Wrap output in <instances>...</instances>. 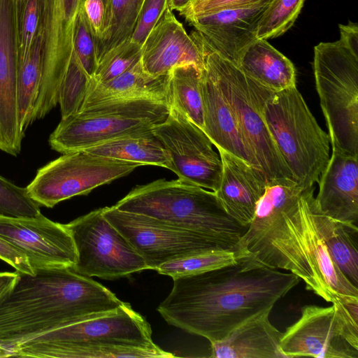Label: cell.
Returning a JSON list of instances; mask_svg holds the SVG:
<instances>
[{
	"mask_svg": "<svg viewBox=\"0 0 358 358\" xmlns=\"http://www.w3.org/2000/svg\"><path fill=\"white\" fill-rule=\"evenodd\" d=\"M263 0H196L179 12L188 22L194 17L222 9L250 6Z\"/></svg>",
	"mask_w": 358,
	"mask_h": 358,
	"instance_id": "60d3db41",
	"label": "cell"
},
{
	"mask_svg": "<svg viewBox=\"0 0 358 358\" xmlns=\"http://www.w3.org/2000/svg\"><path fill=\"white\" fill-rule=\"evenodd\" d=\"M303 190L293 181L267 184L257 202L252 222L237 245V251L262 233L271 220Z\"/></svg>",
	"mask_w": 358,
	"mask_h": 358,
	"instance_id": "1f68e13d",
	"label": "cell"
},
{
	"mask_svg": "<svg viewBox=\"0 0 358 358\" xmlns=\"http://www.w3.org/2000/svg\"><path fill=\"white\" fill-rule=\"evenodd\" d=\"M190 35L201 50L205 69L232 110L243 140L255 156L267 184L294 182L264 116L266 102L274 91L254 80L212 50L197 31Z\"/></svg>",
	"mask_w": 358,
	"mask_h": 358,
	"instance_id": "5b68a950",
	"label": "cell"
},
{
	"mask_svg": "<svg viewBox=\"0 0 358 358\" xmlns=\"http://www.w3.org/2000/svg\"><path fill=\"white\" fill-rule=\"evenodd\" d=\"M152 99L169 104V73L153 76L146 72L141 59L115 78L101 83H90L80 109L115 99Z\"/></svg>",
	"mask_w": 358,
	"mask_h": 358,
	"instance_id": "cb8c5ba5",
	"label": "cell"
},
{
	"mask_svg": "<svg viewBox=\"0 0 358 358\" xmlns=\"http://www.w3.org/2000/svg\"><path fill=\"white\" fill-rule=\"evenodd\" d=\"M222 162L219 187L214 192L234 220L248 227L267 182L261 171L241 159L217 149Z\"/></svg>",
	"mask_w": 358,
	"mask_h": 358,
	"instance_id": "44dd1931",
	"label": "cell"
},
{
	"mask_svg": "<svg viewBox=\"0 0 358 358\" xmlns=\"http://www.w3.org/2000/svg\"><path fill=\"white\" fill-rule=\"evenodd\" d=\"M0 259L21 273L34 274L27 256L11 243L0 237Z\"/></svg>",
	"mask_w": 358,
	"mask_h": 358,
	"instance_id": "7bdbcfd3",
	"label": "cell"
},
{
	"mask_svg": "<svg viewBox=\"0 0 358 358\" xmlns=\"http://www.w3.org/2000/svg\"><path fill=\"white\" fill-rule=\"evenodd\" d=\"M305 0H272L260 20L257 38H276L294 24Z\"/></svg>",
	"mask_w": 358,
	"mask_h": 358,
	"instance_id": "d590c367",
	"label": "cell"
},
{
	"mask_svg": "<svg viewBox=\"0 0 358 358\" xmlns=\"http://www.w3.org/2000/svg\"><path fill=\"white\" fill-rule=\"evenodd\" d=\"M12 357L58 358L174 357L158 345L138 347L114 344L36 345L27 342L9 347Z\"/></svg>",
	"mask_w": 358,
	"mask_h": 358,
	"instance_id": "d4e9b609",
	"label": "cell"
},
{
	"mask_svg": "<svg viewBox=\"0 0 358 358\" xmlns=\"http://www.w3.org/2000/svg\"><path fill=\"white\" fill-rule=\"evenodd\" d=\"M85 0H41L43 71L36 118H43L57 104L61 84L73 52L78 16Z\"/></svg>",
	"mask_w": 358,
	"mask_h": 358,
	"instance_id": "4fadbf2b",
	"label": "cell"
},
{
	"mask_svg": "<svg viewBox=\"0 0 358 358\" xmlns=\"http://www.w3.org/2000/svg\"><path fill=\"white\" fill-rule=\"evenodd\" d=\"M11 357V352L9 348L0 343V357Z\"/></svg>",
	"mask_w": 358,
	"mask_h": 358,
	"instance_id": "bcb514c9",
	"label": "cell"
},
{
	"mask_svg": "<svg viewBox=\"0 0 358 358\" xmlns=\"http://www.w3.org/2000/svg\"><path fill=\"white\" fill-rule=\"evenodd\" d=\"M83 10L96 47L105 31L106 8L103 1L85 0Z\"/></svg>",
	"mask_w": 358,
	"mask_h": 358,
	"instance_id": "b9f144b4",
	"label": "cell"
},
{
	"mask_svg": "<svg viewBox=\"0 0 358 358\" xmlns=\"http://www.w3.org/2000/svg\"><path fill=\"white\" fill-rule=\"evenodd\" d=\"M106 25L96 45L98 64L111 49L131 39L143 0H103Z\"/></svg>",
	"mask_w": 358,
	"mask_h": 358,
	"instance_id": "4dcf8cb0",
	"label": "cell"
},
{
	"mask_svg": "<svg viewBox=\"0 0 358 358\" xmlns=\"http://www.w3.org/2000/svg\"><path fill=\"white\" fill-rule=\"evenodd\" d=\"M40 214L39 204L30 197L26 187H19L0 176V215L35 217Z\"/></svg>",
	"mask_w": 358,
	"mask_h": 358,
	"instance_id": "74e56055",
	"label": "cell"
},
{
	"mask_svg": "<svg viewBox=\"0 0 358 358\" xmlns=\"http://www.w3.org/2000/svg\"><path fill=\"white\" fill-rule=\"evenodd\" d=\"M196 1V0H191V1ZM191 1H190V2H191ZM190 2H189V3H190Z\"/></svg>",
	"mask_w": 358,
	"mask_h": 358,
	"instance_id": "7dc6e473",
	"label": "cell"
},
{
	"mask_svg": "<svg viewBox=\"0 0 358 358\" xmlns=\"http://www.w3.org/2000/svg\"><path fill=\"white\" fill-rule=\"evenodd\" d=\"M110 289L71 267L19 273L0 304V343L8 348L50 331L100 317L123 304Z\"/></svg>",
	"mask_w": 358,
	"mask_h": 358,
	"instance_id": "7a4b0ae2",
	"label": "cell"
},
{
	"mask_svg": "<svg viewBox=\"0 0 358 358\" xmlns=\"http://www.w3.org/2000/svg\"><path fill=\"white\" fill-rule=\"evenodd\" d=\"M358 302L303 307L299 319L282 333L285 358H358Z\"/></svg>",
	"mask_w": 358,
	"mask_h": 358,
	"instance_id": "9c48e42d",
	"label": "cell"
},
{
	"mask_svg": "<svg viewBox=\"0 0 358 358\" xmlns=\"http://www.w3.org/2000/svg\"><path fill=\"white\" fill-rule=\"evenodd\" d=\"M238 67L274 92L296 86L292 62L265 39L257 38L244 50Z\"/></svg>",
	"mask_w": 358,
	"mask_h": 358,
	"instance_id": "484cf974",
	"label": "cell"
},
{
	"mask_svg": "<svg viewBox=\"0 0 358 358\" xmlns=\"http://www.w3.org/2000/svg\"><path fill=\"white\" fill-rule=\"evenodd\" d=\"M43 71V36L39 31L23 62L17 64L19 126L24 135L36 121V109Z\"/></svg>",
	"mask_w": 358,
	"mask_h": 358,
	"instance_id": "f1b7e54d",
	"label": "cell"
},
{
	"mask_svg": "<svg viewBox=\"0 0 358 358\" xmlns=\"http://www.w3.org/2000/svg\"><path fill=\"white\" fill-rule=\"evenodd\" d=\"M17 64L28 55L41 25V0H13Z\"/></svg>",
	"mask_w": 358,
	"mask_h": 358,
	"instance_id": "836d02e7",
	"label": "cell"
},
{
	"mask_svg": "<svg viewBox=\"0 0 358 358\" xmlns=\"http://www.w3.org/2000/svg\"><path fill=\"white\" fill-rule=\"evenodd\" d=\"M91 78L77 56L73 52L59 92L62 118L78 113L84 102Z\"/></svg>",
	"mask_w": 358,
	"mask_h": 358,
	"instance_id": "e575fe53",
	"label": "cell"
},
{
	"mask_svg": "<svg viewBox=\"0 0 358 358\" xmlns=\"http://www.w3.org/2000/svg\"><path fill=\"white\" fill-rule=\"evenodd\" d=\"M23 342L36 345H157L152 340L150 324L126 302L104 315L62 327Z\"/></svg>",
	"mask_w": 358,
	"mask_h": 358,
	"instance_id": "9a60e30c",
	"label": "cell"
},
{
	"mask_svg": "<svg viewBox=\"0 0 358 358\" xmlns=\"http://www.w3.org/2000/svg\"><path fill=\"white\" fill-rule=\"evenodd\" d=\"M142 46L127 40L109 50L99 61L91 83L109 81L136 64L141 59Z\"/></svg>",
	"mask_w": 358,
	"mask_h": 358,
	"instance_id": "8d00e7d4",
	"label": "cell"
},
{
	"mask_svg": "<svg viewBox=\"0 0 358 358\" xmlns=\"http://www.w3.org/2000/svg\"><path fill=\"white\" fill-rule=\"evenodd\" d=\"M271 1L222 9L188 22L212 50L238 66L244 50L257 39L260 20Z\"/></svg>",
	"mask_w": 358,
	"mask_h": 358,
	"instance_id": "e0dca14e",
	"label": "cell"
},
{
	"mask_svg": "<svg viewBox=\"0 0 358 358\" xmlns=\"http://www.w3.org/2000/svg\"><path fill=\"white\" fill-rule=\"evenodd\" d=\"M114 206L214 238L234 251L248 229L227 213L214 192L180 178L138 185Z\"/></svg>",
	"mask_w": 358,
	"mask_h": 358,
	"instance_id": "277c9868",
	"label": "cell"
},
{
	"mask_svg": "<svg viewBox=\"0 0 358 358\" xmlns=\"http://www.w3.org/2000/svg\"><path fill=\"white\" fill-rule=\"evenodd\" d=\"M264 116L294 182L303 190L313 187L329 160L330 139L296 86L274 92Z\"/></svg>",
	"mask_w": 358,
	"mask_h": 358,
	"instance_id": "8992f818",
	"label": "cell"
},
{
	"mask_svg": "<svg viewBox=\"0 0 358 358\" xmlns=\"http://www.w3.org/2000/svg\"><path fill=\"white\" fill-rule=\"evenodd\" d=\"M141 62L153 76L168 75L172 69L194 64L204 69L201 50L168 7L142 45Z\"/></svg>",
	"mask_w": 358,
	"mask_h": 358,
	"instance_id": "d6986e66",
	"label": "cell"
},
{
	"mask_svg": "<svg viewBox=\"0 0 358 358\" xmlns=\"http://www.w3.org/2000/svg\"><path fill=\"white\" fill-rule=\"evenodd\" d=\"M0 237L24 253L34 271L72 267L77 260L73 240L64 224L41 213L35 217L0 215Z\"/></svg>",
	"mask_w": 358,
	"mask_h": 358,
	"instance_id": "2e32d148",
	"label": "cell"
},
{
	"mask_svg": "<svg viewBox=\"0 0 358 358\" xmlns=\"http://www.w3.org/2000/svg\"><path fill=\"white\" fill-rule=\"evenodd\" d=\"M315 217L332 260L357 287L358 251L355 239L357 227L355 224L342 222L324 215L316 203Z\"/></svg>",
	"mask_w": 358,
	"mask_h": 358,
	"instance_id": "83f0119b",
	"label": "cell"
},
{
	"mask_svg": "<svg viewBox=\"0 0 358 358\" xmlns=\"http://www.w3.org/2000/svg\"><path fill=\"white\" fill-rule=\"evenodd\" d=\"M241 255L237 251L230 250H210L164 263L155 271L173 279L233 264Z\"/></svg>",
	"mask_w": 358,
	"mask_h": 358,
	"instance_id": "d6a6232c",
	"label": "cell"
},
{
	"mask_svg": "<svg viewBox=\"0 0 358 358\" xmlns=\"http://www.w3.org/2000/svg\"><path fill=\"white\" fill-rule=\"evenodd\" d=\"M17 55L13 0H0V150L17 156L24 134L19 126Z\"/></svg>",
	"mask_w": 358,
	"mask_h": 358,
	"instance_id": "ac0fdd59",
	"label": "cell"
},
{
	"mask_svg": "<svg viewBox=\"0 0 358 358\" xmlns=\"http://www.w3.org/2000/svg\"><path fill=\"white\" fill-rule=\"evenodd\" d=\"M19 277V273L0 272V304L9 295Z\"/></svg>",
	"mask_w": 358,
	"mask_h": 358,
	"instance_id": "ee69618b",
	"label": "cell"
},
{
	"mask_svg": "<svg viewBox=\"0 0 358 358\" xmlns=\"http://www.w3.org/2000/svg\"><path fill=\"white\" fill-rule=\"evenodd\" d=\"M168 7L169 0H143L131 40L142 46Z\"/></svg>",
	"mask_w": 358,
	"mask_h": 358,
	"instance_id": "ab89813d",
	"label": "cell"
},
{
	"mask_svg": "<svg viewBox=\"0 0 358 358\" xmlns=\"http://www.w3.org/2000/svg\"><path fill=\"white\" fill-rule=\"evenodd\" d=\"M152 131L171 161L178 178L215 192L220 185L222 162L205 132L176 108L170 106L166 119Z\"/></svg>",
	"mask_w": 358,
	"mask_h": 358,
	"instance_id": "5bb4252c",
	"label": "cell"
},
{
	"mask_svg": "<svg viewBox=\"0 0 358 358\" xmlns=\"http://www.w3.org/2000/svg\"><path fill=\"white\" fill-rule=\"evenodd\" d=\"M73 52L77 56L85 72L92 79L97 69L98 60L95 41L83 7L76 21Z\"/></svg>",
	"mask_w": 358,
	"mask_h": 358,
	"instance_id": "f35d334b",
	"label": "cell"
},
{
	"mask_svg": "<svg viewBox=\"0 0 358 358\" xmlns=\"http://www.w3.org/2000/svg\"><path fill=\"white\" fill-rule=\"evenodd\" d=\"M314 190H303L238 252L296 275L306 289L327 302H358L357 287L332 260L318 228Z\"/></svg>",
	"mask_w": 358,
	"mask_h": 358,
	"instance_id": "3957f363",
	"label": "cell"
},
{
	"mask_svg": "<svg viewBox=\"0 0 358 358\" xmlns=\"http://www.w3.org/2000/svg\"><path fill=\"white\" fill-rule=\"evenodd\" d=\"M88 153L171 170V161L152 130L112 139L83 150Z\"/></svg>",
	"mask_w": 358,
	"mask_h": 358,
	"instance_id": "4316f807",
	"label": "cell"
},
{
	"mask_svg": "<svg viewBox=\"0 0 358 358\" xmlns=\"http://www.w3.org/2000/svg\"><path fill=\"white\" fill-rule=\"evenodd\" d=\"M168 103L152 99H115L98 103L62 118L50 134L52 149L64 154L122 136L145 132L164 122Z\"/></svg>",
	"mask_w": 358,
	"mask_h": 358,
	"instance_id": "ba28073f",
	"label": "cell"
},
{
	"mask_svg": "<svg viewBox=\"0 0 358 358\" xmlns=\"http://www.w3.org/2000/svg\"><path fill=\"white\" fill-rule=\"evenodd\" d=\"M103 215L143 258L148 269L210 250H230L214 238L114 206L103 208Z\"/></svg>",
	"mask_w": 358,
	"mask_h": 358,
	"instance_id": "7c38bea8",
	"label": "cell"
},
{
	"mask_svg": "<svg viewBox=\"0 0 358 358\" xmlns=\"http://www.w3.org/2000/svg\"><path fill=\"white\" fill-rule=\"evenodd\" d=\"M271 309L244 321L224 338L210 343V357L282 358L280 341L282 333L270 322ZM285 358V357H284Z\"/></svg>",
	"mask_w": 358,
	"mask_h": 358,
	"instance_id": "603a6c76",
	"label": "cell"
},
{
	"mask_svg": "<svg viewBox=\"0 0 358 358\" xmlns=\"http://www.w3.org/2000/svg\"><path fill=\"white\" fill-rule=\"evenodd\" d=\"M313 71L332 150L358 156V48L341 38L320 43Z\"/></svg>",
	"mask_w": 358,
	"mask_h": 358,
	"instance_id": "52a82bcc",
	"label": "cell"
},
{
	"mask_svg": "<svg viewBox=\"0 0 358 358\" xmlns=\"http://www.w3.org/2000/svg\"><path fill=\"white\" fill-rule=\"evenodd\" d=\"M202 71L194 64L174 67L169 73V106L203 129Z\"/></svg>",
	"mask_w": 358,
	"mask_h": 358,
	"instance_id": "f546056e",
	"label": "cell"
},
{
	"mask_svg": "<svg viewBox=\"0 0 358 358\" xmlns=\"http://www.w3.org/2000/svg\"><path fill=\"white\" fill-rule=\"evenodd\" d=\"M201 88L203 110V131L213 145L217 149H222L241 159L262 172L255 156L243 140L232 110L205 68L202 71Z\"/></svg>",
	"mask_w": 358,
	"mask_h": 358,
	"instance_id": "7402d4cb",
	"label": "cell"
},
{
	"mask_svg": "<svg viewBox=\"0 0 358 358\" xmlns=\"http://www.w3.org/2000/svg\"><path fill=\"white\" fill-rule=\"evenodd\" d=\"M315 203L322 213L355 224L358 218V156L332 150L322 173Z\"/></svg>",
	"mask_w": 358,
	"mask_h": 358,
	"instance_id": "ffe728a7",
	"label": "cell"
},
{
	"mask_svg": "<svg viewBox=\"0 0 358 358\" xmlns=\"http://www.w3.org/2000/svg\"><path fill=\"white\" fill-rule=\"evenodd\" d=\"M191 0H169V7L171 10H176L180 12L183 10Z\"/></svg>",
	"mask_w": 358,
	"mask_h": 358,
	"instance_id": "f6af8a7d",
	"label": "cell"
},
{
	"mask_svg": "<svg viewBox=\"0 0 358 358\" xmlns=\"http://www.w3.org/2000/svg\"><path fill=\"white\" fill-rule=\"evenodd\" d=\"M140 164L108 158L83 150L63 154L39 169L27 185L30 197L52 208L58 203L126 176Z\"/></svg>",
	"mask_w": 358,
	"mask_h": 358,
	"instance_id": "30bf717a",
	"label": "cell"
},
{
	"mask_svg": "<svg viewBox=\"0 0 358 358\" xmlns=\"http://www.w3.org/2000/svg\"><path fill=\"white\" fill-rule=\"evenodd\" d=\"M173 280L158 312L168 324L210 343L224 338L253 315L272 310L300 281L250 254L241 255L233 264Z\"/></svg>",
	"mask_w": 358,
	"mask_h": 358,
	"instance_id": "6da1fadb",
	"label": "cell"
},
{
	"mask_svg": "<svg viewBox=\"0 0 358 358\" xmlns=\"http://www.w3.org/2000/svg\"><path fill=\"white\" fill-rule=\"evenodd\" d=\"M74 242L76 273L107 280L127 277L148 269L139 253L96 209L65 224Z\"/></svg>",
	"mask_w": 358,
	"mask_h": 358,
	"instance_id": "8fae6325",
	"label": "cell"
}]
</instances>
